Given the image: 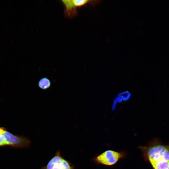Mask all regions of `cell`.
<instances>
[{
    "mask_svg": "<svg viewBox=\"0 0 169 169\" xmlns=\"http://www.w3.org/2000/svg\"><path fill=\"white\" fill-rule=\"evenodd\" d=\"M144 158L153 169H169V144L154 138L145 146H140Z\"/></svg>",
    "mask_w": 169,
    "mask_h": 169,
    "instance_id": "6da1fadb",
    "label": "cell"
},
{
    "mask_svg": "<svg viewBox=\"0 0 169 169\" xmlns=\"http://www.w3.org/2000/svg\"><path fill=\"white\" fill-rule=\"evenodd\" d=\"M126 156L124 151H117L108 150L93 159L95 163L106 166H111L115 164L119 160L124 158Z\"/></svg>",
    "mask_w": 169,
    "mask_h": 169,
    "instance_id": "7a4b0ae2",
    "label": "cell"
},
{
    "mask_svg": "<svg viewBox=\"0 0 169 169\" xmlns=\"http://www.w3.org/2000/svg\"><path fill=\"white\" fill-rule=\"evenodd\" d=\"M41 169H75L74 166L61 155L60 151H57L47 164Z\"/></svg>",
    "mask_w": 169,
    "mask_h": 169,
    "instance_id": "3957f363",
    "label": "cell"
},
{
    "mask_svg": "<svg viewBox=\"0 0 169 169\" xmlns=\"http://www.w3.org/2000/svg\"><path fill=\"white\" fill-rule=\"evenodd\" d=\"M7 145L18 147H26L30 144V141L28 138L23 137L16 136L4 130L3 134Z\"/></svg>",
    "mask_w": 169,
    "mask_h": 169,
    "instance_id": "277c9868",
    "label": "cell"
},
{
    "mask_svg": "<svg viewBox=\"0 0 169 169\" xmlns=\"http://www.w3.org/2000/svg\"><path fill=\"white\" fill-rule=\"evenodd\" d=\"M64 7V13L68 18H73L77 15L76 8L72 0L61 1Z\"/></svg>",
    "mask_w": 169,
    "mask_h": 169,
    "instance_id": "5b68a950",
    "label": "cell"
},
{
    "mask_svg": "<svg viewBox=\"0 0 169 169\" xmlns=\"http://www.w3.org/2000/svg\"><path fill=\"white\" fill-rule=\"evenodd\" d=\"M131 94L128 91L120 92L116 96L113 101L112 106V110H114L118 103L126 101L130 99L131 97Z\"/></svg>",
    "mask_w": 169,
    "mask_h": 169,
    "instance_id": "8992f818",
    "label": "cell"
},
{
    "mask_svg": "<svg viewBox=\"0 0 169 169\" xmlns=\"http://www.w3.org/2000/svg\"><path fill=\"white\" fill-rule=\"evenodd\" d=\"M51 85L50 81L48 78L44 77L41 78L39 81L38 85L39 87L43 90L49 88Z\"/></svg>",
    "mask_w": 169,
    "mask_h": 169,
    "instance_id": "52a82bcc",
    "label": "cell"
},
{
    "mask_svg": "<svg viewBox=\"0 0 169 169\" xmlns=\"http://www.w3.org/2000/svg\"><path fill=\"white\" fill-rule=\"evenodd\" d=\"M76 7L82 6L89 3H93L92 1L87 0H72Z\"/></svg>",
    "mask_w": 169,
    "mask_h": 169,
    "instance_id": "ba28073f",
    "label": "cell"
},
{
    "mask_svg": "<svg viewBox=\"0 0 169 169\" xmlns=\"http://www.w3.org/2000/svg\"><path fill=\"white\" fill-rule=\"evenodd\" d=\"M6 145L7 144L4 136L3 134L0 135V146Z\"/></svg>",
    "mask_w": 169,
    "mask_h": 169,
    "instance_id": "9c48e42d",
    "label": "cell"
},
{
    "mask_svg": "<svg viewBox=\"0 0 169 169\" xmlns=\"http://www.w3.org/2000/svg\"><path fill=\"white\" fill-rule=\"evenodd\" d=\"M4 130H5L3 128H0V135L3 134Z\"/></svg>",
    "mask_w": 169,
    "mask_h": 169,
    "instance_id": "30bf717a",
    "label": "cell"
}]
</instances>
